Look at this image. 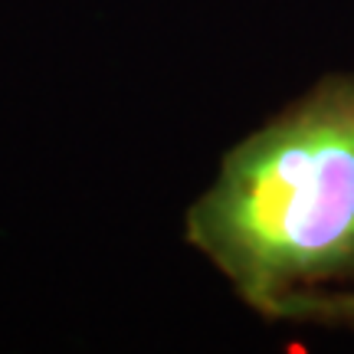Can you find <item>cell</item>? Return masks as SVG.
Returning a JSON list of instances; mask_svg holds the SVG:
<instances>
[{
	"instance_id": "1",
	"label": "cell",
	"mask_w": 354,
	"mask_h": 354,
	"mask_svg": "<svg viewBox=\"0 0 354 354\" xmlns=\"http://www.w3.org/2000/svg\"><path fill=\"white\" fill-rule=\"evenodd\" d=\"M184 240L266 322L295 295L351 279L354 76H322L236 141L187 207Z\"/></svg>"
},
{
	"instance_id": "2",
	"label": "cell",
	"mask_w": 354,
	"mask_h": 354,
	"mask_svg": "<svg viewBox=\"0 0 354 354\" xmlns=\"http://www.w3.org/2000/svg\"><path fill=\"white\" fill-rule=\"evenodd\" d=\"M279 322H302L354 331V292H302L286 302Z\"/></svg>"
}]
</instances>
